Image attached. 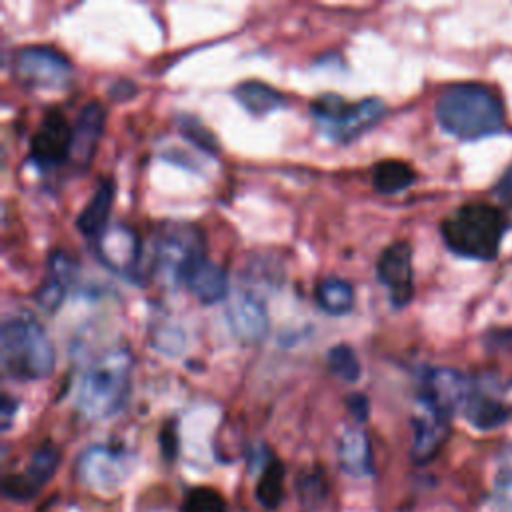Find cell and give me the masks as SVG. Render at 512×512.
<instances>
[{"mask_svg":"<svg viewBox=\"0 0 512 512\" xmlns=\"http://www.w3.org/2000/svg\"><path fill=\"white\" fill-rule=\"evenodd\" d=\"M464 412H466V418L476 428H482V430L500 426L508 414L500 402H496L484 394H474V392L468 394V398L464 402Z\"/></svg>","mask_w":512,"mask_h":512,"instance_id":"obj_23","label":"cell"},{"mask_svg":"<svg viewBox=\"0 0 512 512\" xmlns=\"http://www.w3.org/2000/svg\"><path fill=\"white\" fill-rule=\"evenodd\" d=\"M378 280L386 286L388 296L396 308L406 306L414 296L412 274V246L404 240L386 246L376 262Z\"/></svg>","mask_w":512,"mask_h":512,"instance_id":"obj_8","label":"cell"},{"mask_svg":"<svg viewBox=\"0 0 512 512\" xmlns=\"http://www.w3.org/2000/svg\"><path fill=\"white\" fill-rule=\"evenodd\" d=\"M226 320L234 336L244 344H258L266 338L270 320L264 304L256 298V294L244 290H236L226 300Z\"/></svg>","mask_w":512,"mask_h":512,"instance_id":"obj_11","label":"cell"},{"mask_svg":"<svg viewBox=\"0 0 512 512\" xmlns=\"http://www.w3.org/2000/svg\"><path fill=\"white\" fill-rule=\"evenodd\" d=\"M14 76L28 88L62 90L72 78V64L52 46H26L14 54Z\"/></svg>","mask_w":512,"mask_h":512,"instance_id":"obj_7","label":"cell"},{"mask_svg":"<svg viewBox=\"0 0 512 512\" xmlns=\"http://www.w3.org/2000/svg\"><path fill=\"white\" fill-rule=\"evenodd\" d=\"M0 362L4 372L18 380H42L52 374L54 346L32 314L18 312L2 322Z\"/></svg>","mask_w":512,"mask_h":512,"instance_id":"obj_2","label":"cell"},{"mask_svg":"<svg viewBox=\"0 0 512 512\" xmlns=\"http://www.w3.org/2000/svg\"><path fill=\"white\" fill-rule=\"evenodd\" d=\"M74 270H76V264H74V258L68 252L56 250L48 256L46 278L34 294L36 304L44 312H54L62 304V300L66 298L68 288L72 284Z\"/></svg>","mask_w":512,"mask_h":512,"instance_id":"obj_13","label":"cell"},{"mask_svg":"<svg viewBox=\"0 0 512 512\" xmlns=\"http://www.w3.org/2000/svg\"><path fill=\"white\" fill-rule=\"evenodd\" d=\"M58 462H60L58 448L52 444H44L32 454V458L22 474L40 490L54 476Z\"/></svg>","mask_w":512,"mask_h":512,"instance_id":"obj_25","label":"cell"},{"mask_svg":"<svg viewBox=\"0 0 512 512\" xmlns=\"http://www.w3.org/2000/svg\"><path fill=\"white\" fill-rule=\"evenodd\" d=\"M126 454L112 448H92L82 456L80 472L94 486L116 484L126 472Z\"/></svg>","mask_w":512,"mask_h":512,"instance_id":"obj_15","label":"cell"},{"mask_svg":"<svg viewBox=\"0 0 512 512\" xmlns=\"http://www.w3.org/2000/svg\"><path fill=\"white\" fill-rule=\"evenodd\" d=\"M234 98L252 116H264V114H270V112L286 106L284 94L260 80H246V82L238 84L234 88Z\"/></svg>","mask_w":512,"mask_h":512,"instance_id":"obj_19","label":"cell"},{"mask_svg":"<svg viewBox=\"0 0 512 512\" xmlns=\"http://www.w3.org/2000/svg\"><path fill=\"white\" fill-rule=\"evenodd\" d=\"M346 406L348 410L352 412V416L358 420V422H364L368 420V414H370V402L364 394H350L346 398Z\"/></svg>","mask_w":512,"mask_h":512,"instance_id":"obj_31","label":"cell"},{"mask_svg":"<svg viewBox=\"0 0 512 512\" xmlns=\"http://www.w3.org/2000/svg\"><path fill=\"white\" fill-rule=\"evenodd\" d=\"M318 306L332 316L348 314L354 306V288L348 280L338 276H326L316 284L314 290Z\"/></svg>","mask_w":512,"mask_h":512,"instance_id":"obj_20","label":"cell"},{"mask_svg":"<svg viewBox=\"0 0 512 512\" xmlns=\"http://www.w3.org/2000/svg\"><path fill=\"white\" fill-rule=\"evenodd\" d=\"M284 486V464L276 458L268 460V464L264 466L258 484H256V498L258 502L266 508V510H274L280 506L282 502V490Z\"/></svg>","mask_w":512,"mask_h":512,"instance_id":"obj_24","label":"cell"},{"mask_svg":"<svg viewBox=\"0 0 512 512\" xmlns=\"http://www.w3.org/2000/svg\"><path fill=\"white\" fill-rule=\"evenodd\" d=\"M470 394V384L466 378L450 368L428 370L420 384L418 402L422 408L432 410L444 418L456 410L460 402H466Z\"/></svg>","mask_w":512,"mask_h":512,"instance_id":"obj_9","label":"cell"},{"mask_svg":"<svg viewBox=\"0 0 512 512\" xmlns=\"http://www.w3.org/2000/svg\"><path fill=\"white\" fill-rule=\"evenodd\" d=\"M328 368L344 382H356L360 378V360L348 344H336L328 350Z\"/></svg>","mask_w":512,"mask_h":512,"instance_id":"obj_26","label":"cell"},{"mask_svg":"<svg viewBox=\"0 0 512 512\" xmlns=\"http://www.w3.org/2000/svg\"><path fill=\"white\" fill-rule=\"evenodd\" d=\"M298 494H300V500L306 504V506H316L322 502L324 494H326V484L322 480L320 474H308L304 478H300L298 482Z\"/></svg>","mask_w":512,"mask_h":512,"instance_id":"obj_29","label":"cell"},{"mask_svg":"<svg viewBox=\"0 0 512 512\" xmlns=\"http://www.w3.org/2000/svg\"><path fill=\"white\" fill-rule=\"evenodd\" d=\"M416 180V172L402 160H380L372 168V186L380 194H396Z\"/></svg>","mask_w":512,"mask_h":512,"instance_id":"obj_21","label":"cell"},{"mask_svg":"<svg viewBox=\"0 0 512 512\" xmlns=\"http://www.w3.org/2000/svg\"><path fill=\"white\" fill-rule=\"evenodd\" d=\"M310 110L318 122V128L338 144L356 140L360 134L376 126L386 114V106L380 98H362L350 102L340 94L318 96Z\"/></svg>","mask_w":512,"mask_h":512,"instance_id":"obj_6","label":"cell"},{"mask_svg":"<svg viewBox=\"0 0 512 512\" xmlns=\"http://www.w3.org/2000/svg\"><path fill=\"white\" fill-rule=\"evenodd\" d=\"M4 494L12 500H18V502H28L32 500L36 494H38V488L24 476V474H14V476H8L4 480Z\"/></svg>","mask_w":512,"mask_h":512,"instance_id":"obj_30","label":"cell"},{"mask_svg":"<svg viewBox=\"0 0 512 512\" xmlns=\"http://www.w3.org/2000/svg\"><path fill=\"white\" fill-rule=\"evenodd\" d=\"M72 148V126L64 114L56 108L44 112L38 130L30 142V158L42 168L56 166L70 158Z\"/></svg>","mask_w":512,"mask_h":512,"instance_id":"obj_10","label":"cell"},{"mask_svg":"<svg viewBox=\"0 0 512 512\" xmlns=\"http://www.w3.org/2000/svg\"><path fill=\"white\" fill-rule=\"evenodd\" d=\"M178 130L182 132V136L186 140L196 144L200 150H204L208 154H218V140H216V136L196 116H190V114L178 116Z\"/></svg>","mask_w":512,"mask_h":512,"instance_id":"obj_27","label":"cell"},{"mask_svg":"<svg viewBox=\"0 0 512 512\" xmlns=\"http://www.w3.org/2000/svg\"><path fill=\"white\" fill-rule=\"evenodd\" d=\"M496 196L512 208V166L502 174L500 182L496 184Z\"/></svg>","mask_w":512,"mask_h":512,"instance_id":"obj_33","label":"cell"},{"mask_svg":"<svg viewBox=\"0 0 512 512\" xmlns=\"http://www.w3.org/2000/svg\"><path fill=\"white\" fill-rule=\"evenodd\" d=\"M508 228L502 210L488 204H466L454 210L440 226L446 246L464 258L492 260Z\"/></svg>","mask_w":512,"mask_h":512,"instance_id":"obj_4","label":"cell"},{"mask_svg":"<svg viewBox=\"0 0 512 512\" xmlns=\"http://www.w3.org/2000/svg\"><path fill=\"white\" fill-rule=\"evenodd\" d=\"M206 260L204 232L190 222H166L152 246V272L160 282L186 284L190 274Z\"/></svg>","mask_w":512,"mask_h":512,"instance_id":"obj_5","label":"cell"},{"mask_svg":"<svg viewBox=\"0 0 512 512\" xmlns=\"http://www.w3.org/2000/svg\"><path fill=\"white\" fill-rule=\"evenodd\" d=\"M186 286L202 304H216L228 296L226 270L214 262L204 260L188 278Z\"/></svg>","mask_w":512,"mask_h":512,"instance_id":"obj_18","label":"cell"},{"mask_svg":"<svg viewBox=\"0 0 512 512\" xmlns=\"http://www.w3.org/2000/svg\"><path fill=\"white\" fill-rule=\"evenodd\" d=\"M104 116L106 114L100 102H88L80 110L72 126V148H70V160L76 162L78 166L90 164L104 130Z\"/></svg>","mask_w":512,"mask_h":512,"instance_id":"obj_14","label":"cell"},{"mask_svg":"<svg viewBox=\"0 0 512 512\" xmlns=\"http://www.w3.org/2000/svg\"><path fill=\"white\" fill-rule=\"evenodd\" d=\"M340 462L350 474H368L372 470L370 444L360 430H348L340 440Z\"/></svg>","mask_w":512,"mask_h":512,"instance_id":"obj_22","label":"cell"},{"mask_svg":"<svg viewBox=\"0 0 512 512\" xmlns=\"http://www.w3.org/2000/svg\"><path fill=\"white\" fill-rule=\"evenodd\" d=\"M132 92H134V84L130 80H116L110 88V94L114 98H130Z\"/></svg>","mask_w":512,"mask_h":512,"instance_id":"obj_35","label":"cell"},{"mask_svg":"<svg viewBox=\"0 0 512 512\" xmlns=\"http://www.w3.org/2000/svg\"><path fill=\"white\" fill-rule=\"evenodd\" d=\"M16 408H18V402L10 396H2V406H0V418H2V430H8L10 428V422H12V416L16 414Z\"/></svg>","mask_w":512,"mask_h":512,"instance_id":"obj_34","label":"cell"},{"mask_svg":"<svg viewBox=\"0 0 512 512\" xmlns=\"http://www.w3.org/2000/svg\"><path fill=\"white\" fill-rule=\"evenodd\" d=\"M112 202H114V180L102 178L98 182L92 198L88 200V204L76 218L78 230L86 236H98L100 232H104Z\"/></svg>","mask_w":512,"mask_h":512,"instance_id":"obj_17","label":"cell"},{"mask_svg":"<svg viewBox=\"0 0 512 512\" xmlns=\"http://www.w3.org/2000/svg\"><path fill=\"white\" fill-rule=\"evenodd\" d=\"M160 446H162V452L168 460H172L176 454H178V436L174 432V428L166 426L160 434Z\"/></svg>","mask_w":512,"mask_h":512,"instance_id":"obj_32","label":"cell"},{"mask_svg":"<svg viewBox=\"0 0 512 512\" xmlns=\"http://www.w3.org/2000/svg\"><path fill=\"white\" fill-rule=\"evenodd\" d=\"M130 372L132 354L128 348H114L98 356L78 380V410L92 420L114 416L128 398Z\"/></svg>","mask_w":512,"mask_h":512,"instance_id":"obj_3","label":"cell"},{"mask_svg":"<svg viewBox=\"0 0 512 512\" xmlns=\"http://www.w3.org/2000/svg\"><path fill=\"white\" fill-rule=\"evenodd\" d=\"M180 512H226V502L218 490L198 486L188 492Z\"/></svg>","mask_w":512,"mask_h":512,"instance_id":"obj_28","label":"cell"},{"mask_svg":"<svg viewBox=\"0 0 512 512\" xmlns=\"http://www.w3.org/2000/svg\"><path fill=\"white\" fill-rule=\"evenodd\" d=\"M98 260L116 274H132L140 258V240L132 228L124 224L106 226L96 236Z\"/></svg>","mask_w":512,"mask_h":512,"instance_id":"obj_12","label":"cell"},{"mask_svg":"<svg viewBox=\"0 0 512 512\" xmlns=\"http://www.w3.org/2000/svg\"><path fill=\"white\" fill-rule=\"evenodd\" d=\"M448 420L450 418L422 408V414L414 420L412 456L416 462H426L438 452L448 434Z\"/></svg>","mask_w":512,"mask_h":512,"instance_id":"obj_16","label":"cell"},{"mask_svg":"<svg viewBox=\"0 0 512 512\" xmlns=\"http://www.w3.org/2000/svg\"><path fill=\"white\" fill-rule=\"evenodd\" d=\"M436 118L446 132L474 140L502 130L504 108L498 94L488 86L456 84L438 98Z\"/></svg>","mask_w":512,"mask_h":512,"instance_id":"obj_1","label":"cell"}]
</instances>
